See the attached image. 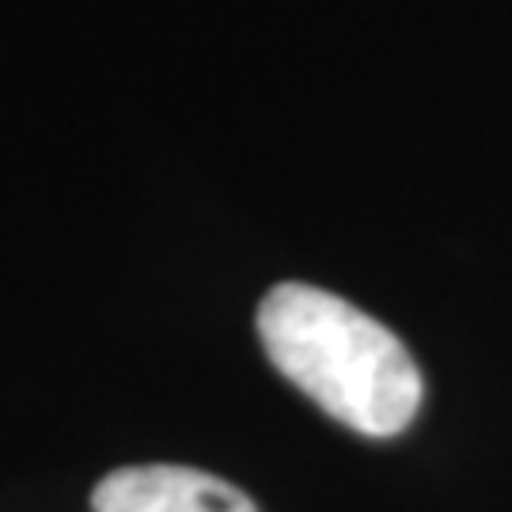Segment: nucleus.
Masks as SVG:
<instances>
[{"label": "nucleus", "instance_id": "obj_2", "mask_svg": "<svg viewBox=\"0 0 512 512\" xmlns=\"http://www.w3.org/2000/svg\"><path fill=\"white\" fill-rule=\"evenodd\" d=\"M95 512H258L255 501L228 486L224 478L148 463V467H122L107 475L92 494Z\"/></svg>", "mask_w": 512, "mask_h": 512}, {"label": "nucleus", "instance_id": "obj_1", "mask_svg": "<svg viewBox=\"0 0 512 512\" xmlns=\"http://www.w3.org/2000/svg\"><path fill=\"white\" fill-rule=\"evenodd\" d=\"M270 365L361 437H395L425 395L410 349L372 315L315 285H277L258 308Z\"/></svg>", "mask_w": 512, "mask_h": 512}]
</instances>
